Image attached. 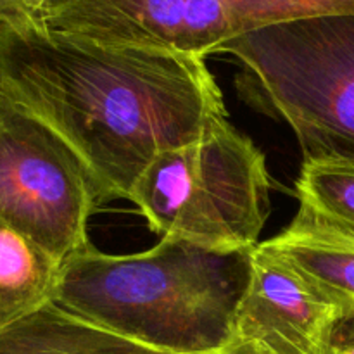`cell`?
Instances as JSON below:
<instances>
[{
    "mask_svg": "<svg viewBox=\"0 0 354 354\" xmlns=\"http://www.w3.org/2000/svg\"><path fill=\"white\" fill-rule=\"evenodd\" d=\"M0 93L83 159L104 199H128L161 152L225 111L203 57L113 47L40 23L0 26Z\"/></svg>",
    "mask_w": 354,
    "mask_h": 354,
    "instance_id": "cell-1",
    "label": "cell"
},
{
    "mask_svg": "<svg viewBox=\"0 0 354 354\" xmlns=\"http://www.w3.org/2000/svg\"><path fill=\"white\" fill-rule=\"evenodd\" d=\"M252 251L165 237L138 254L92 244L69 256L52 303L88 324L171 354H209L235 337Z\"/></svg>",
    "mask_w": 354,
    "mask_h": 354,
    "instance_id": "cell-2",
    "label": "cell"
},
{
    "mask_svg": "<svg viewBox=\"0 0 354 354\" xmlns=\"http://www.w3.org/2000/svg\"><path fill=\"white\" fill-rule=\"evenodd\" d=\"M220 52L241 62L249 102L292 128L303 162H354V14L270 24Z\"/></svg>",
    "mask_w": 354,
    "mask_h": 354,
    "instance_id": "cell-3",
    "label": "cell"
},
{
    "mask_svg": "<svg viewBox=\"0 0 354 354\" xmlns=\"http://www.w3.org/2000/svg\"><path fill=\"white\" fill-rule=\"evenodd\" d=\"M270 190L265 154L223 111L196 140L156 156L130 201L161 239L242 251L259 244L272 209Z\"/></svg>",
    "mask_w": 354,
    "mask_h": 354,
    "instance_id": "cell-4",
    "label": "cell"
},
{
    "mask_svg": "<svg viewBox=\"0 0 354 354\" xmlns=\"http://www.w3.org/2000/svg\"><path fill=\"white\" fill-rule=\"evenodd\" d=\"M322 14H354V0H44L38 23L102 45L206 59L270 24Z\"/></svg>",
    "mask_w": 354,
    "mask_h": 354,
    "instance_id": "cell-5",
    "label": "cell"
},
{
    "mask_svg": "<svg viewBox=\"0 0 354 354\" xmlns=\"http://www.w3.org/2000/svg\"><path fill=\"white\" fill-rule=\"evenodd\" d=\"M104 194L71 145L38 118L0 97V220L62 263L88 244Z\"/></svg>",
    "mask_w": 354,
    "mask_h": 354,
    "instance_id": "cell-6",
    "label": "cell"
},
{
    "mask_svg": "<svg viewBox=\"0 0 354 354\" xmlns=\"http://www.w3.org/2000/svg\"><path fill=\"white\" fill-rule=\"evenodd\" d=\"M337 320L339 311L286 259L256 245L235 334L256 339L275 354H328Z\"/></svg>",
    "mask_w": 354,
    "mask_h": 354,
    "instance_id": "cell-7",
    "label": "cell"
},
{
    "mask_svg": "<svg viewBox=\"0 0 354 354\" xmlns=\"http://www.w3.org/2000/svg\"><path fill=\"white\" fill-rule=\"evenodd\" d=\"M0 354H171L88 324L48 303L0 330Z\"/></svg>",
    "mask_w": 354,
    "mask_h": 354,
    "instance_id": "cell-8",
    "label": "cell"
},
{
    "mask_svg": "<svg viewBox=\"0 0 354 354\" xmlns=\"http://www.w3.org/2000/svg\"><path fill=\"white\" fill-rule=\"evenodd\" d=\"M64 263L0 220V330L54 301Z\"/></svg>",
    "mask_w": 354,
    "mask_h": 354,
    "instance_id": "cell-9",
    "label": "cell"
},
{
    "mask_svg": "<svg viewBox=\"0 0 354 354\" xmlns=\"http://www.w3.org/2000/svg\"><path fill=\"white\" fill-rule=\"evenodd\" d=\"M286 259L328 304L339 318L354 315V242L325 235L283 230L261 242Z\"/></svg>",
    "mask_w": 354,
    "mask_h": 354,
    "instance_id": "cell-10",
    "label": "cell"
},
{
    "mask_svg": "<svg viewBox=\"0 0 354 354\" xmlns=\"http://www.w3.org/2000/svg\"><path fill=\"white\" fill-rule=\"evenodd\" d=\"M296 197L299 211L287 230L354 242V162H303Z\"/></svg>",
    "mask_w": 354,
    "mask_h": 354,
    "instance_id": "cell-11",
    "label": "cell"
},
{
    "mask_svg": "<svg viewBox=\"0 0 354 354\" xmlns=\"http://www.w3.org/2000/svg\"><path fill=\"white\" fill-rule=\"evenodd\" d=\"M41 3L44 0H0V26L38 23Z\"/></svg>",
    "mask_w": 354,
    "mask_h": 354,
    "instance_id": "cell-12",
    "label": "cell"
},
{
    "mask_svg": "<svg viewBox=\"0 0 354 354\" xmlns=\"http://www.w3.org/2000/svg\"><path fill=\"white\" fill-rule=\"evenodd\" d=\"M328 354H354V315L335 322L328 341Z\"/></svg>",
    "mask_w": 354,
    "mask_h": 354,
    "instance_id": "cell-13",
    "label": "cell"
},
{
    "mask_svg": "<svg viewBox=\"0 0 354 354\" xmlns=\"http://www.w3.org/2000/svg\"><path fill=\"white\" fill-rule=\"evenodd\" d=\"M209 354H275L270 348H266L263 342L256 341V339L242 337V335L235 334V337L228 342L225 348L218 349V351Z\"/></svg>",
    "mask_w": 354,
    "mask_h": 354,
    "instance_id": "cell-14",
    "label": "cell"
},
{
    "mask_svg": "<svg viewBox=\"0 0 354 354\" xmlns=\"http://www.w3.org/2000/svg\"><path fill=\"white\" fill-rule=\"evenodd\" d=\"M0 97H2V93H0Z\"/></svg>",
    "mask_w": 354,
    "mask_h": 354,
    "instance_id": "cell-15",
    "label": "cell"
}]
</instances>
